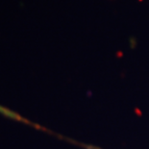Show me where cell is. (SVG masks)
<instances>
[{
	"instance_id": "obj_1",
	"label": "cell",
	"mask_w": 149,
	"mask_h": 149,
	"mask_svg": "<svg viewBox=\"0 0 149 149\" xmlns=\"http://www.w3.org/2000/svg\"><path fill=\"white\" fill-rule=\"evenodd\" d=\"M139 1H142V0H139Z\"/></svg>"
}]
</instances>
